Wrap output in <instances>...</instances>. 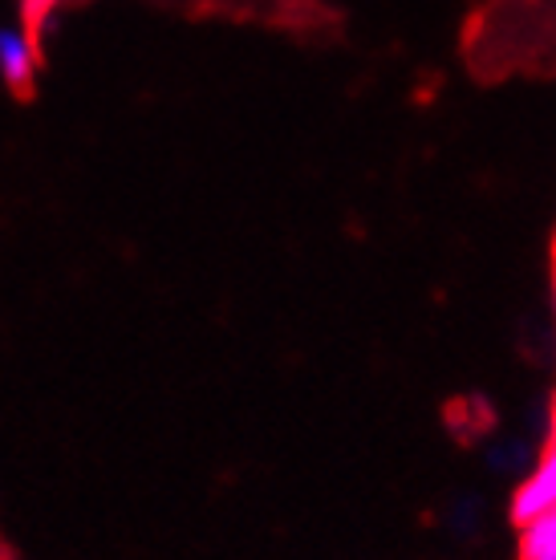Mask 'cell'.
I'll return each mask as SVG.
<instances>
[{
  "mask_svg": "<svg viewBox=\"0 0 556 560\" xmlns=\"http://www.w3.org/2000/svg\"><path fill=\"white\" fill-rule=\"evenodd\" d=\"M553 508H556V415H553V431L544 439L541 459H536V467H532L529 476L516 483L508 512H512L516 524H524V520L553 512Z\"/></svg>",
  "mask_w": 556,
  "mask_h": 560,
  "instance_id": "1",
  "label": "cell"
},
{
  "mask_svg": "<svg viewBox=\"0 0 556 560\" xmlns=\"http://www.w3.org/2000/svg\"><path fill=\"white\" fill-rule=\"evenodd\" d=\"M42 54H37V37L25 25H0V78L9 90H28L37 78Z\"/></svg>",
  "mask_w": 556,
  "mask_h": 560,
  "instance_id": "2",
  "label": "cell"
},
{
  "mask_svg": "<svg viewBox=\"0 0 556 560\" xmlns=\"http://www.w3.org/2000/svg\"><path fill=\"white\" fill-rule=\"evenodd\" d=\"M520 540H516V557L520 560H556V508L541 516L516 524Z\"/></svg>",
  "mask_w": 556,
  "mask_h": 560,
  "instance_id": "3",
  "label": "cell"
}]
</instances>
